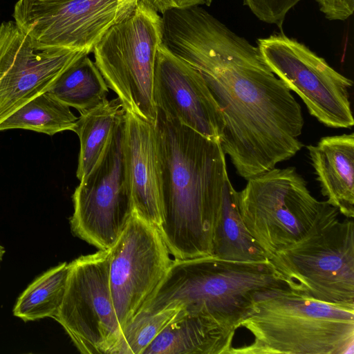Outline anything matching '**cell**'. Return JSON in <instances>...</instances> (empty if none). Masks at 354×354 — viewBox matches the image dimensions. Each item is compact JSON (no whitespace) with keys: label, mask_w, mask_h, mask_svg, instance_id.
<instances>
[{"label":"cell","mask_w":354,"mask_h":354,"mask_svg":"<svg viewBox=\"0 0 354 354\" xmlns=\"http://www.w3.org/2000/svg\"><path fill=\"white\" fill-rule=\"evenodd\" d=\"M150 5L160 15L174 8L173 0H147Z\"/></svg>","instance_id":"4316f807"},{"label":"cell","mask_w":354,"mask_h":354,"mask_svg":"<svg viewBox=\"0 0 354 354\" xmlns=\"http://www.w3.org/2000/svg\"><path fill=\"white\" fill-rule=\"evenodd\" d=\"M252 335L229 354H353L354 306L318 301L291 289L258 301L241 322Z\"/></svg>","instance_id":"277c9868"},{"label":"cell","mask_w":354,"mask_h":354,"mask_svg":"<svg viewBox=\"0 0 354 354\" xmlns=\"http://www.w3.org/2000/svg\"><path fill=\"white\" fill-rule=\"evenodd\" d=\"M77 118L48 91L26 103L0 124V131L22 129L53 136L73 131Z\"/></svg>","instance_id":"7402d4cb"},{"label":"cell","mask_w":354,"mask_h":354,"mask_svg":"<svg viewBox=\"0 0 354 354\" xmlns=\"http://www.w3.org/2000/svg\"><path fill=\"white\" fill-rule=\"evenodd\" d=\"M289 289L270 260L240 262L212 256L175 259L138 314L178 304L235 331L258 301Z\"/></svg>","instance_id":"3957f363"},{"label":"cell","mask_w":354,"mask_h":354,"mask_svg":"<svg viewBox=\"0 0 354 354\" xmlns=\"http://www.w3.org/2000/svg\"><path fill=\"white\" fill-rule=\"evenodd\" d=\"M247 181L238 192L239 209L269 259L302 238L326 204L311 194L293 167H274Z\"/></svg>","instance_id":"52a82bcc"},{"label":"cell","mask_w":354,"mask_h":354,"mask_svg":"<svg viewBox=\"0 0 354 354\" xmlns=\"http://www.w3.org/2000/svg\"><path fill=\"white\" fill-rule=\"evenodd\" d=\"M301 1L243 0V3L261 21L281 28L287 13Z\"/></svg>","instance_id":"cb8c5ba5"},{"label":"cell","mask_w":354,"mask_h":354,"mask_svg":"<svg viewBox=\"0 0 354 354\" xmlns=\"http://www.w3.org/2000/svg\"><path fill=\"white\" fill-rule=\"evenodd\" d=\"M213 0H173L174 8H187L205 5L209 6Z\"/></svg>","instance_id":"484cf974"},{"label":"cell","mask_w":354,"mask_h":354,"mask_svg":"<svg viewBox=\"0 0 354 354\" xmlns=\"http://www.w3.org/2000/svg\"><path fill=\"white\" fill-rule=\"evenodd\" d=\"M160 156L158 229L175 259L212 256V239L228 176L219 140L209 139L157 110Z\"/></svg>","instance_id":"7a4b0ae2"},{"label":"cell","mask_w":354,"mask_h":354,"mask_svg":"<svg viewBox=\"0 0 354 354\" xmlns=\"http://www.w3.org/2000/svg\"><path fill=\"white\" fill-rule=\"evenodd\" d=\"M139 0H18L19 28L39 47L89 54L105 32L128 15Z\"/></svg>","instance_id":"8fae6325"},{"label":"cell","mask_w":354,"mask_h":354,"mask_svg":"<svg viewBox=\"0 0 354 354\" xmlns=\"http://www.w3.org/2000/svg\"><path fill=\"white\" fill-rule=\"evenodd\" d=\"M234 333L183 308L143 354H229Z\"/></svg>","instance_id":"e0dca14e"},{"label":"cell","mask_w":354,"mask_h":354,"mask_svg":"<svg viewBox=\"0 0 354 354\" xmlns=\"http://www.w3.org/2000/svg\"><path fill=\"white\" fill-rule=\"evenodd\" d=\"M162 43L161 15L147 0L112 25L95 45V64L125 111L156 125L153 96L157 52Z\"/></svg>","instance_id":"8992f818"},{"label":"cell","mask_w":354,"mask_h":354,"mask_svg":"<svg viewBox=\"0 0 354 354\" xmlns=\"http://www.w3.org/2000/svg\"><path fill=\"white\" fill-rule=\"evenodd\" d=\"M85 53L39 47L15 21L0 24V124L33 98L47 92Z\"/></svg>","instance_id":"4fadbf2b"},{"label":"cell","mask_w":354,"mask_h":354,"mask_svg":"<svg viewBox=\"0 0 354 354\" xmlns=\"http://www.w3.org/2000/svg\"><path fill=\"white\" fill-rule=\"evenodd\" d=\"M183 308L178 304H172L154 313L137 315L123 328L113 354H143Z\"/></svg>","instance_id":"603a6c76"},{"label":"cell","mask_w":354,"mask_h":354,"mask_svg":"<svg viewBox=\"0 0 354 354\" xmlns=\"http://www.w3.org/2000/svg\"><path fill=\"white\" fill-rule=\"evenodd\" d=\"M339 214L326 202L306 234L269 260L292 291L354 306V223Z\"/></svg>","instance_id":"5b68a950"},{"label":"cell","mask_w":354,"mask_h":354,"mask_svg":"<svg viewBox=\"0 0 354 354\" xmlns=\"http://www.w3.org/2000/svg\"><path fill=\"white\" fill-rule=\"evenodd\" d=\"M158 227L133 212L110 249L109 285L122 328L151 299L172 260Z\"/></svg>","instance_id":"7c38bea8"},{"label":"cell","mask_w":354,"mask_h":354,"mask_svg":"<svg viewBox=\"0 0 354 354\" xmlns=\"http://www.w3.org/2000/svg\"><path fill=\"white\" fill-rule=\"evenodd\" d=\"M307 149L326 202L340 214L353 218V133L323 137Z\"/></svg>","instance_id":"2e32d148"},{"label":"cell","mask_w":354,"mask_h":354,"mask_svg":"<svg viewBox=\"0 0 354 354\" xmlns=\"http://www.w3.org/2000/svg\"><path fill=\"white\" fill-rule=\"evenodd\" d=\"M6 252L5 248L0 244V265L3 259V257Z\"/></svg>","instance_id":"83f0119b"},{"label":"cell","mask_w":354,"mask_h":354,"mask_svg":"<svg viewBox=\"0 0 354 354\" xmlns=\"http://www.w3.org/2000/svg\"><path fill=\"white\" fill-rule=\"evenodd\" d=\"M124 157L133 212L158 227L162 171L156 126L128 112L124 127Z\"/></svg>","instance_id":"9a60e30c"},{"label":"cell","mask_w":354,"mask_h":354,"mask_svg":"<svg viewBox=\"0 0 354 354\" xmlns=\"http://www.w3.org/2000/svg\"><path fill=\"white\" fill-rule=\"evenodd\" d=\"M162 22V44L201 74L219 105L221 146L240 176L248 180L301 150V106L257 46L201 6L169 9Z\"/></svg>","instance_id":"6da1fadb"},{"label":"cell","mask_w":354,"mask_h":354,"mask_svg":"<svg viewBox=\"0 0 354 354\" xmlns=\"http://www.w3.org/2000/svg\"><path fill=\"white\" fill-rule=\"evenodd\" d=\"M127 111L118 97L80 113L73 130L80 143L77 178L81 180L95 167L104 153Z\"/></svg>","instance_id":"d6986e66"},{"label":"cell","mask_w":354,"mask_h":354,"mask_svg":"<svg viewBox=\"0 0 354 354\" xmlns=\"http://www.w3.org/2000/svg\"><path fill=\"white\" fill-rule=\"evenodd\" d=\"M68 264L64 298L54 319L80 353L113 354L122 328L110 290V249Z\"/></svg>","instance_id":"9c48e42d"},{"label":"cell","mask_w":354,"mask_h":354,"mask_svg":"<svg viewBox=\"0 0 354 354\" xmlns=\"http://www.w3.org/2000/svg\"><path fill=\"white\" fill-rule=\"evenodd\" d=\"M153 96L157 110L165 115L220 141L223 113L203 76L162 43L157 52Z\"/></svg>","instance_id":"5bb4252c"},{"label":"cell","mask_w":354,"mask_h":354,"mask_svg":"<svg viewBox=\"0 0 354 354\" xmlns=\"http://www.w3.org/2000/svg\"><path fill=\"white\" fill-rule=\"evenodd\" d=\"M237 198L238 192L227 176L222 207L214 230L212 257L240 262L269 260L266 252L247 230L239 209Z\"/></svg>","instance_id":"ac0fdd59"},{"label":"cell","mask_w":354,"mask_h":354,"mask_svg":"<svg viewBox=\"0 0 354 354\" xmlns=\"http://www.w3.org/2000/svg\"><path fill=\"white\" fill-rule=\"evenodd\" d=\"M319 10L330 21H345L354 12V0H315Z\"/></svg>","instance_id":"d4e9b609"},{"label":"cell","mask_w":354,"mask_h":354,"mask_svg":"<svg viewBox=\"0 0 354 354\" xmlns=\"http://www.w3.org/2000/svg\"><path fill=\"white\" fill-rule=\"evenodd\" d=\"M124 120L100 160L80 180L73 194L71 231L100 250L113 246L133 212L124 157Z\"/></svg>","instance_id":"30bf717a"},{"label":"cell","mask_w":354,"mask_h":354,"mask_svg":"<svg viewBox=\"0 0 354 354\" xmlns=\"http://www.w3.org/2000/svg\"><path fill=\"white\" fill-rule=\"evenodd\" d=\"M69 264L63 262L36 278L20 295L13 315L24 322L55 318L62 304Z\"/></svg>","instance_id":"44dd1931"},{"label":"cell","mask_w":354,"mask_h":354,"mask_svg":"<svg viewBox=\"0 0 354 354\" xmlns=\"http://www.w3.org/2000/svg\"><path fill=\"white\" fill-rule=\"evenodd\" d=\"M257 47L274 74L299 95L319 122L331 128L353 126L349 99L351 80L282 32L258 39Z\"/></svg>","instance_id":"ba28073f"},{"label":"cell","mask_w":354,"mask_h":354,"mask_svg":"<svg viewBox=\"0 0 354 354\" xmlns=\"http://www.w3.org/2000/svg\"><path fill=\"white\" fill-rule=\"evenodd\" d=\"M48 91L82 113L104 102L109 87L95 62L84 55L70 66Z\"/></svg>","instance_id":"ffe728a7"}]
</instances>
